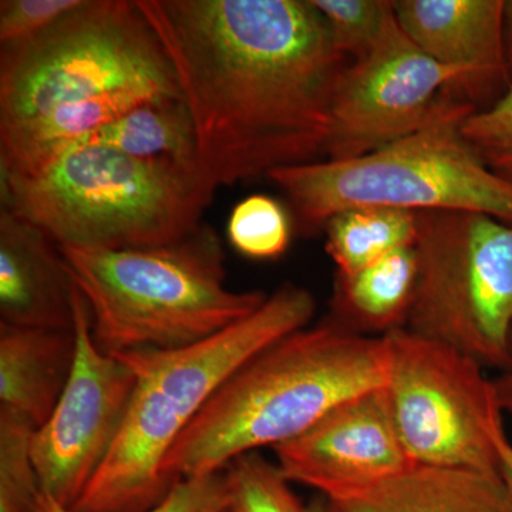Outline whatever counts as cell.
Masks as SVG:
<instances>
[{"instance_id":"7a4b0ae2","label":"cell","mask_w":512,"mask_h":512,"mask_svg":"<svg viewBox=\"0 0 512 512\" xmlns=\"http://www.w3.org/2000/svg\"><path fill=\"white\" fill-rule=\"evenodd\" d=\"M382 338L357 335L329 316L289 333L239 367L175 441L164 477L225 470L244 454L298 437L340 404L386 384Z\"/></svg>"},{"instance_id":"8fae6325","label":"cell","mask_w":512,"mask_h":512,"mask_svg":"<svg viewBox=\"0 0 512 512\" xmlns=\"http://www.w3.org/2000/svg\"><path fill=\"white\" fill-rule=\"evenodd\" d=\"M76 353L55 410L32 441L40 490L66 508L82 497L119 437L134 389V373L97 346L89 306L74 286Z\"/></svg>"},{"instance_id":"2e32d148","label":"cell","mask_w":512,"mask_h":512,"mask_svg":"<svg viewBox=\"0 0 512 512\" xmlns=\"http://www.w3.org/2000/svg\"><path fill=\"white\" fill-rule=\"evenodd\" d=\"M73 330L0 322V406L39 429L55 410L74 362Z\"/></svg>"},{"instance_id":"d6986e66","label":"cell","mask_w":512,"mask_h":512,"mask_svg":"<svg viewBox=\"0 0 512 512\" xmlns=\"http://www.w3.org/2000/svg\"><path fill=\"white\" fill-rule=\"evenodd\" d=\"M325 249L336 274H355L397 249L414 247L416 212L393 208H353L325 227Z\"/></svg>"},{"instance_id":"d4e9b609","label":"cell","mask_w":512,"mask_h":512,"mask_svg":"<svg viewBox=\"0 0 512 512\" xmlns=\"http://www.w3.org/2000/svg\"><path fill=\"white\" fill-rule=\"evenodd\" d=\"M36 512H77L42 494ZM143 512H231L227 473L205 474L177 481L163 501Z\"/></svg>"},{"instance_id":"7402d4cb","label":"cell","mask_w":512,"mask_h":512,"mask_svg":"<svg viewBox=\"0 0 512 512\" xmlns=\"http://www.w3.org/2000/svg\"><path fill=\"white\" fill-rule=\"evenodd\" d=\"M325 20L333 45L350 63L372 53L394 20L387 0H311Z\"/></svg>"},{"instance_id":"83f0119b","label":"cell","mask_w":512,"mask_h":512,"mask_svg":"<svg viewBox=\"0 0 512 512\" xmlns=\"http://www.w3.org/2000/svg\"><path fill=\"white\" fill-rule=\"evenodd\" d=\"M501 477H503L512 503V443L510 440L504 444L503 450H501Z\"/></svg>"},{"instance_id":"44dd1931","label":"cell","mask_w":512,"mask_h":512,"mask_svg":"<svg viewBox=\"0 0 512 512\" xmlns=\"http://www.w3.org/2000/svg\"><path fill=\"white\" fill-rule=\"evenodd\" d=\"M293 222L284 205L269 195H249L235 205L228 220V239L251 259H276L291 244Z\"/></svg>"},{"instance_id":"277c9868","label":"cell","mask_w":512,"mask_h":512,"mask_svg":"<svg viewBox=\"0 0 512 512\" xmlns=\"http://www.w3.org/2000/svg\"><path fill=\"white\" fill-rule=\"evenodd\" d=\"M2 207L57 245L146 249L201 227L214 194L197 167L128 156L99 144L66 148L29 173L0 171Z\"/></svg>"},{"instance_id":"5b68a950","label":"cell","mask_w":512,"mask_h":512,"mask_svg":"<svg viewBox=\"0 0 512 512\" xmlns=\"http://www.w3.org/2000/svg\"><path fill=\"white\" fill-rule=\"evenodd\" d=\"M109 355L177 349L211 338L258 311L269 293L232 291L214 229L146 249L59 245Z\"/></svg>"},{"instance_id":"484cf974","label":"cell","mask_w":512,"mask_h":512,"mask_svg":"<svg viewBox=\"0 0 512 512\" xmlns=\"http://www.w3.org/2000/svg\"><path fill=\"white\" fill-rule=\"evenodd\" d=\"M83 0H2L0 45H18L79 8Z\"/></svg>"},{"instance_id":"ba28073f","label":"cell","mask_w":512,"mask_h":512,"mask_svg":"<svg viewBox=\"0 0 512 512\" xmlns=\"http://www.w3.org/2000/svg\"><path fill=\"white\" fill-rule=\"evenodd\" d=\"M417 285L406 329L501 370L512 348V225L416 212Z\"/></svg>"},{"instance_id":"3957f363","label":"cell","mask_w":512,"mask_h":512,"mask_svg":"<svg viewBox=\"0 0 512 512\" xmlns=\"http://www.w3.org/2000/svg\"><path fill=\"white\" fill-rule=\"evenodd\" d=\"M315 312L313 293L286 282L258 311L211 338L117 353L134 373L133 394L109 457L72 510L143 512L160 504L173 488L163 468L175 441L239 367L311 325Z\"/></svg>"},{"instance_id":"5bb4252c","label":"cell","mask_w":512,"mask_h":512,"mask_svg":"<svg viewBox=\"0 0 512 512\" xmlns=\"http://www.w3.org/2000/svg\"><path fill=\"white\" fill-rule=\"evenodd\" d=\"M74 282L59 245L32 222L0 211V322L73 330Z\"/></svg>"},{"instance_id":"f1b7e54d","label":"cell","mask_w":512,"mask_h":512,"mask_svg":"<svg viewBox=\"0 0 512 512\" xmlns=\"http://www.w3.org/2000/svg\"><path fill=\"white\" fill-rule=\"evenodd\" d=\"M505 53L512 72V0H505L504 9Z\"/></svg>"},{"instance_id":"ac0fdd59","label":"cell","mask_w":512,"mask_h":512,"mask_svg":"<svg viewBox=\"0 0 512 512\" xmlns=\"http://www.w3.org/2000/svg\"><path fill=\"white\" fill-rule=\"evenodd\" d=\"M82 144H99L133 157L170 158L197 167L194 124L183 99L174 97L147 101L73 146Z\"/></svg>"},{"instance_id":"f546056e","label":"cell","mask_w":512,"mask_h":512,"mask_svg":"<svg viewBox=\"0 0 512 512\" xmlns=\"http://www.w3.org/2000/svg\"><path fill=\"white\" fill-rule=\"evenodd\" d=\"M309 508H311V512H328L326 511L325 498L323 497L318 498L315 503L309 505Z\"/></svg>"},{"instance_id":"e0dca14e","label":"cell","mask_w":512,"mask_h":512,"mask_svg":"<svg viewBox=\"0 0 512 512\" xmlns=\"http://www.w3.org/2000/svg\"><path fill=\"white\" fill-rule=\"evenodd\" d=\"M417 285L414 247L397 249L355 274H336L329 318L357 335L406 328Z\"/></svg>"},{"instance_id":"7c38bea8","label":"cell","mask_w":512,"mask_h":512,"mask_svg":"<svg viewBox=\"0 0 512 512\" xmlns=\"http://www.w3.org/2000/svg\"><path fill=\"white\" fill-rule=\"evenodd\" d=\"M291 483L325 500L365 490L414 467L394 427L384 387L353 397L275 448Z\"/></svg>"},{"instance_id":"4316f807","label":"cell","mask_w":512,"mask_h":512,"mask_svg":"<svg viewBox=\"0 0 512 512\" xmlns=\"http://www.w3.org/2000/svg\"><path fill=\"white\" fill-rule=\"evenodd\" d=\"M493 383L501 412L512 419V348L507 366L500 370V375L493 379Z\"/></svg>"},{"instance_id":"6da1fadb","label":"cell","mask_w":512,"mask_h":512,"mask_svg":"<svg viewBox=\"0 0 512 512\" xmlns=\"http://www.w3.org/2000/svg\"><path fill=\"white\" fill-rule=\"evenodd\" d=\"M173 67L215 194L328 157L349 60L311 0H136Z\"/></svg>"},{"instance_id":"4fadbf2b","label":"cell","mask_w":512,"mask_h":512,"mask_svg":"<svg viewBox=\"0 0 512 512\" xmlns=\"http://www.w3.org/2000/svg\"><path fill=\"white\" fill-rule=\"evenodd\" d=\"M505 0H396L403 32L427 56L467 70L476 82L478 106L511 86L505 53ZM488 104V106H490ZM480 109V107H478Z\"/></svg>"},{"instance_id":"cb8c5ba5","label":"cell","mask_w":512,"mask_h":512,"mask_svg":"<svg viewBox=\"0 0 512 512\" xmlns=\"http://www.w3.org/2000/svg\"><path fill=\"white\" fill-rule=\"evenodd\" d=\"M461 133L483 163L512 187V84L493 104L467 116Z\"/></svg>"},{"instance_id":"9a60e30c","label":"cell","mask_w":512,"mask_h":512,"mask_svg":"<svg viewBox=\"0 0 512 512\" xmlns=\"http://www.w3.org/2000/svg\"><path fill=\"white\" fill-rule=\"evenodd\" d=\"M325 504L328 512H512L500 474L421 466Z\"/></svg>"},{"instance_id":"ffe728a7","label":"cell","mask_w":512,"mask_h":512,"mask_svg":"<svg viewBox=\"0 0 512 512\" xmlns=\"http://www.w3.org/2000/svg\"><path fill=\"white\" fill-rule=\"evenodd\" d=\"M37 427L0 406V512H36L40 490L32 441Z\"/></svg>"},{"instance_id":"30bf717a","label":"cell","mask_w":512,"mask_h":512,"mask_svg":"<svg viewBox=\"0 0 512 512\" xmlns=\"http://www.w3.org/2000/svg\"><path fill=\"white\" fill-rule=\"evenodd\" d=\"M461 101L478 110L473 76L427 56L394 15L376 49L349 63L340 77L326 158L365 156L427 126Z\"/></svg>"},{"instance_id":"9c48e42d","label":"cell","mask_w":512,"mask_h":512,"mask_svg":"<svg viewBox=\"0 0 512 512\" xmlns=\"http://www.w3.org/2000/svg\"><path fill=\"white\" fill-rule=\"evenodd\" d=\"M383 339L384 392L413 466L501 476V450L510 439L484 366L406 328Z\"/></svg>"},{"instance_id":"52a82bcc","label":"cell","mask_w":512,"mask_h":512,"mask_svg":"<svg viewBox=\"0 0 512 512\" xmlns=\"http://www.w3.org/2000/svg\"><path fill=\"white\" fill-rule=\"evenodd\" d=\"M131 87L181 99L170 60L136 0H83L39 35L0 50V134L64 104Z\"/></svg>"},{"instance_id":"8992f818","label":"cell","mask_w":512,"mask_h":512,"mask_svg":"<svg viewBox=\"0 0 512 512\" xmlns=\"http://www.w3.org/2000/svg\"><path fill=\"white\" fill-rule=\"evenodd\" d=\"M461 101L439 119L365 156L278 168L268 180L289 202L301 235L325 231L353 208L467 211L512 225V187L483 163L461 124L476 111Z\"/></svg>"},{"instance_id":"603a6c76","label":"cell","mask_w":512,"mask_h":512,"mask_svg":"<svg viewBox=\"0 0 512 512\" xmlns=\"http://www.w3.org/2000/svg\"><path fill=\"white\" fill-rule=\"evenodd\" d=\"M231 512H311L278 464L258 451L235 458L227 468Z\"/></svg>"}]
</instances>
